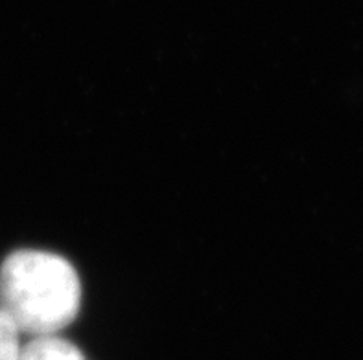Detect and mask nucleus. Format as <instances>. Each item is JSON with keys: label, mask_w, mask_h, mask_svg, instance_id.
<instances>
[{"label": "nucleus", "mask_w": 363, "mask_h": 360, "mask_svg": "<svg viewBox=\"0 0 363 360\" xmlns=\"http://www.w3.org/2000/svg\"><path fill=\"white\" fill-rule=\"evenodd\" d=\"M82 279L61 254L15 250L0 265V307L28 337L60 335L82 309Z\"/></svg>", "instance_id": "f257e3e1"}, {"label": "nucleus", "mask_w": 363, "mask_h": 360, "mask_svg": "<svg viewBox=\"0 0 363 360\" xmlns=\"http://www.w3.org/2000/svg\"><path fill=\"white\" fill-rule=\"evenodd\" d=\"M18 360H89L76 344L60 335L32 337L23 346Z\"/></svg>", "instance_id": "f03ea898"}, {"label": "nucleus", "mask_w": 363, "mask_h": 360, "mask_svg": "<svg viewBox=\"0 0 363 360\" xmlns=\"http://www.w3.org/2000/svg\"><path fill=\"white\" fill-rule=\"evenodd\" d=\"M21 329L11 316L0 307V360H18L24 344L21 342Z\"/></svg>", "instance_id": "7ed1b4c3"}]
</instances>
